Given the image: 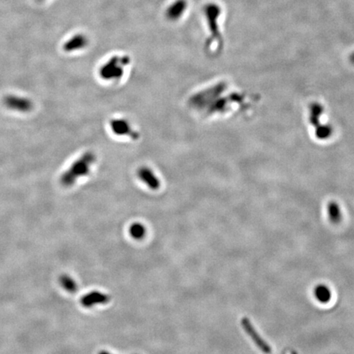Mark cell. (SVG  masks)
Segmentation results:
<instances>
[{
    "instance_id": "9",
    "label": "cell",
    "mask_w": 354,
    "mask_h": 354,
    "mask_svg": "<svg viewBox=\"0 0 354 354\" xmlns=\"http://www.w3.org/2000/svg\"><path fill=\"white\" fill-rule=\"evenodd\" d=\"M84 39H83L81 36H75V37L68 40V42L64 44V50L69 52V51H73L76 50V49H80V48L84 45Z\"/></svg>"
},
{
    "instance_id": "2",
    "label": "cell",
    "mask_w": 354,
    "mask_h": 354,
    "mask_svg": "<svg viewBox=\"0 0 354 354\" xmlns=\"http://www.w3.org/2000/svg\"><path fill=\"white\" fill-rule=\"evenodd\" d=\"M241 324H242L245 332L252 339L253 343L257 345V348H259L261 352H265V353H270L271 351H272L270 345H268V343L265 342V340L260 336L259 334L257 333V331L253 327L250 320L248 318H243L241 320Z\"/></svg>"
},
{
    "instance_id": "4",
    "label": "cell",
    "mask_w": 354,
    "mask_h": 354,
    "mask_svg": "<svg viewBox=\"0 0 354 354\" xmlns=\"http://www.w3.org/2000/svg\"><path fill=\"white\" fill-rule=\"evenodd\" d=\"M5 104L11 109L19 110V111H29L32 109V102L23 98L9 96L5 99Z\"/></svg>"
},
{
    "instance_id": "1",
    "label": "cell",
    "mask_w": 354,
    "mask_h": 354,
    "mask_svg": "<svg viewBox=\"0 0 354 354\" xmlns=\"http://www.w3.org/2000/svg\"><path fill=\"white\" fill-rule=\"evenodd\" d=\"M95 158L93 155L84 154L80 159L76 161L72 167H70L68 172H65L62 181L64 186H72L76 180L80 177L88 176L91 172V168L95 163Z\"/></svg>"
},
{
    "instance_id": "3",
    "label": "cell",
    "mask_w": 354,
    "mask_h": 354,
    "mask_svg": "<svg viewBox=\"0 0 354 354\" xmlns=\"http://www.w3.org/2000/svg\"><path fill=\"white\" fill-rule=\"evenodd\" d=\"M110 298L108 294L102 293L99 291H92L90 293L84 294L80 299V304L84 308H92L98 304H108Z\"/></svg>"
},
{
    "instance_id": "11",
    "label": "cell",
    "mask_w": 354,
    "mask_h": 354,
    "mask_svg": "<svg viewBox=\"0 0 354 354\" xmlns=\"http://www.w3.org/2000/svg\"><path fill=\"white\" fill-rule=\"evenodd\" d=\"M99 354H112L111 352H108V351H105V350H102L99 352Z\"/></svg>"
},
{
    "instance_id": "7",
    "label": "cell",
    "mask_w": 354,
    "mask_h": 354,
    "mask_svg": "<svg viewBox=\"0 0 354 354\" xmlns=\"http://www.w3.org/2000/svg\"><path fill=\"white\" fill-rule=\"evenodd\" d=\"M129 233H130L133 239L137 240V241H140L142 239L144 238V236H145V226H143V224L139 223V222H135L129 228Z\"/></svg>"
},
{
    "instance_id": "12",
    "label": "cell",
    "mask_w": 354,
    "mask_h": 354,
    "mask_svg": "<svg viewBox=\"0 0 354 354\" xmlns=\"http://www.w3.org/2000/svg\"><path fill=\"white\" fill-rule=\"evenodd\" d=\"M351 61H352V64H354V53H352V56H351Z\"/></svg>"
},
{
    "instance_id": "8",
    "label": "cell",
    "mask_w": 354,
    "mask_h": 354,
    "mask_svg": "<svg viewBox=\"0 0 354 354\" xmlns=\"http://www.w3.org/2000/svg\"><path fill=\"white\" fill-rule=\"evenodd\" d=\"M128 125L126 121L118 119L111 123V129L117 135H127L128 134Z\"/></svg>"
},
{
    "instance_id": "6",
    "label": "cell",
    "mask_w": 354,
    "mask_h": 354,
    "mask_svg": "<svg viewBox=\"0 0 354 354\" xmlns=\"http://www.w3.org/2000/svg\"><path fill=\"white\" fill-rule=\"evenodd\" d=\"M59 283L62 287L69 293H76L77 291V284L76 280L68 274H63L59 277Z\"/></svg>"
},
{
    "instance_id": "5",
    "label": "cell",
    "mask_w": 354,
    "mask_h": 354,
    "mask_svg": "<svg viewBox=\"0 0 354 354\" xmlns=\"http://www.w3.org/2000/svg\"><path fill=\"white\" fill-rule=\"evenodd\" d=\"M314 296L320 304H327L331 300V291L329 287L324 285H318L314 289Z\"/></svg>"
},
{
    "instance_id": "13",
    "label": "cell",
    "mask_w": 354,
    "mask_h": 354,
    "mask_svg": "<svg viewBox=\"0 0 354 354\" xmlns=\"http://www.w3.org/2000/svg\"><path fill=\"white\" fill-rule=\"evenodd\" d=\"M39 1H41V0H39Z\"/></svg>"
},
{
    "instance_id": "10",
    "label": "cell",
    "mask_w": 354,
    "mask_h": 354,
    "mask_svg": "<svg viewBox=\"0 0 354 354\" xmlns=\"http://www.w3.org/2000/svg\"><path fill=\"white\" fill-rule=\"evenodd\" d=\"M328 213H329L330 220L333 223H339L341 220V213L339 210V208L337 204H335L334 202H331L328 208Z\"/></svg>"
}]
</instances>
